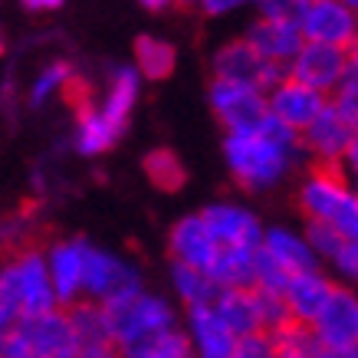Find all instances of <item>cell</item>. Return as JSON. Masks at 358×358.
Wrapping results in <instances>:
<instances>
[{"instance_id": "cell-40", "label": "cell", "mask_w": 358, "mask_h": 358, "mask_svg": "<svg viewBox=\"0 0 358 358\" xmlns=\"http://www.w3.org/2000/svg\"><path fill=\"white\" fill-rule=\"evenodd\" d=\"M0 46H3V43H0Z\"/></svg>"}, {"instance_id": "cell-37", "label": "cell", "mask_w": 358, "mask_h": 358, "mask_svg": "<svg viewBox=\"0 0 358 358\" xmlns=\"http://www.w3.org/2000/svg\"><path fill=\"white\" fill-rule=\"evenodd\" d=\"M83 358H125L122 352H115V348H106V352H96V355H83Z\"/></svg>"}, {"instance_id": "cell-31", "label": "cell", "mask_w": 358, "mask_h": 358, "mask_svg": "<svg viewBox=\"0 0 358 358\" xmlns=\"http://www.w3.org/2000/svg\"><path fill=\"white\" fill-rule=\"evenodd\" d=\"M332 270L338 273V286H352L358 289V240H345L342 247H338L336 260L329 263Z\"/></svg>"}, {"instance_id": "cell-14", "label": "cell", "mask_w": 358, "mask_h": 358, "mask_svg": "<svg viewBox=\"0 0 358 358\" xmlns=\"http://www.w3.org/2000/svg\"><path fill=\"white\" fill-rule=\"evenodd\" d=\"M326 106H329V99L322 92H315V89L303 86V83H296L289 76L266 92V115L273 122H280L282 129L296 131V135H303L319 119V112L326 109Z\"/></svg>"}, {"instance_id": "cell-6", "label": "cell", "mask_w": 358, "mask_h": 358, "mask_svg": "<svg viewBox=\"0 0 358 358\" xmlns=\"http://www.w3.org/2000/svg\"><path fill=\"white\" fill-rule=\"evenodd\" d=\"M145 289L141 286V273L135 263H129L125 257L112 253L106 247L89 243L86 247V280H83V299L96 306L119 303L125 296Z\"/></svg>"}, {"instance_id": "cell-17", "label": "cell", "mask_w": 358, "mask_h": 358, "mask_svg": "<svg viewBox=\"0 0 358 358\" xmlns=\"http://www.w3.org/2000/svg\"><path fill=\"white\" fill-rule=\"evenodd\" d=\"M168 257L178 266L207 273L217 260V243L207 234L201 214H185L168 227Z\"/></svg>"}, {"instance_id": "cell-18", "label": "cell", "mask_w": 358, "mask_h": 358, "mask_svg": "<svg viewBox=\"0 0 358 358\" xmlns=\"http://www.w3.org/2000/svg\"><path fill=\"white\" fill-rule=\"evenodd\" d=\"M352 135H355V129L332 106H326L319 112V119L299 135V148H303L309 164H338Z\"/></svg>"}, {"instance_id": "cell-10", "label": "cell", "mask_w": 358, "mask_h": 358, "mask_svg": "<svg viewBox=\"0 0 358 358\" xmlns=\"http://www.w3.org/2000/svg\"><path fill=\"white\" fill-rule=\"evenodd\" d=\"M197 214L204 220L207 234L214 237L217 250H230V253H253L260 247L263 230H266L260 217L237 201H210Z\"/></svg>"}, {"instance_id": "cell-11", "label": "cell", "mask_w": 358, "mask_h": 358, "mask_svg": "<svg viewBox=\"0 0 358 358\" xmlns=\"http://www.w3.org/2000/svg\"><path fill=\"white\" fill-rule=\"evenodd\" d=\"M207 102H210L214 119L224 125L227 135H243V131L260 129L266 122V96L257 89L214 79L207 89Z\"/></svg>"}, {"instance_id": "cell-8", "label": "cell", "mask_w": 358, "mask_h": 358, "mask_svg": "<svg viewBox=\"0 0 358 358\" xmlns=\"http://www.w3.org/2000/svg\"><path fill=\"white\" fill-rule=\"evenodd\" d=\"M243 40L263 59H270L273 66L286 69L289 59L303 46V36H299V27H296V17H293V3H260V13L247 27Z\"/></svg>"}, {"instance_id": "cell-33", "label": "cell", "mask_w": 358, "mask_h": 358, "mask_svg": "<svg viewBox=\"0 0 358 358\" xmlns=\"http://www.w3.org/2000/svg\"><path fill=\"white\" fill-rule=\"evenodd\" d=\"M336 168H338V174L345 178V185L358 194V131L352 135V141H348V148L342 152V158H338Z\"/></svg>"}, {"instance_id": "cell-38", "label": "cell", "mask_w": 358, "mask_h": 358, "mask_svg": "<svg viewBox=\"0 0 358 358\" xmlns=\"http://www.w3.org/2000/svg\"><path fill=\"white\" fill-rule=\"evenodd\" d=\"M10 326H13V322H10V319H7L3 313H0V338L7 336V329H10Z\"/></svg>"}, {"instance_id": "cell-12", "label": "cell", "mask_w": 358, "mask_h": 358, "mask_svg": "<svg viewBox=\"0 0 358 358\" xmlns=\"http://www.w3.org/2000/svg\"><path fill=\"white\" fill-rule=\"evenodd\" d=\"M86 247H89V240L66 237V240H53V243L43 250L46 276H50V286H53V296H56V306H59V309H69V306L83 303Z\"/></svg>"}, {"instance_id": "cell-15", "label": "cell", "mask_w": 358, "mask_h": 358, "mask_svg": "<svg viewBox=\"0 0 358 358\" xmlns=\"http://www.w3.org/2000/svg\"><path fill=\"white\" fill-rule=\"evenodd\" d=\"M309 332H313L319 348L358 345V289L338 286L336 282L329 303L322 306V313L315 315V322L309 326Z\"/></svg>"}, {"instance_id": "cell-2", "label": "cell", "mask_w": 358, "mask_h": 358, "mask_svg": "<svg viewBox=\"0 0 358 358\" xmlns=\"http://www.w3.org/2000/svg\"><path fill=\"white\" fill-rule=\"evenodd\" d=\"M296 207L306 224H322L342 240H358V194L336 164H309L296 185Z\"/></svg>"}, {"instance_id": "cell-39", "label": "cell", "mask_w": 358, "mask_h": 358, "mask_svg": "<svg viewBox=\"0 0 358 358\" xmlns=\"http://www.w3.org/2000/svg\"><path fill=\"white\" fill-rule=\"evenodd\" d=\"M164 7H168V3H152V0H148V3H145V10H152V13H162Z\"/></svg>"}, {"instance_id": "cell-13", "label": "cell", "mask_w": 358, "mask_h": 358, "mask_svg": "<svg viewBox=\"0 0 358 358\" xmlns=\"http://www.w3.org/2000/svg\"><path fill=\"white\" fill-rule=\"evenodd\" d=\"M345 63H348V50L322 46V43H303L299 53L286 66V76L315 89V92H322L329 99L342 86V79H345Z\"/></svg>"}, {"instance_id": "cell-1", "label": "cell", "mask_w": 358, "mask_h": 358, "mask_svg": "<svg viewBox=\"0 0 358 358\" xmlns=\"http://www.w3.org/2000/svg\"><path fill=\"white\" fill-rule=\"evenodd\" d=\"M224 162L234 185L260 194L296 174L306 155L299 148V135L266 115L260 129L243 131V135H224Z\"/></svg>"}, {"instance_id": "cell-27", "label": "cell", "mask_w": 358, "mask_h": 358, "mask_svg": "<svg viewBox=\"0 0 358 358\" xmlns=\"http://www.w3.org/2000/svg\"><path fill=\"white\" fill-rule=\"evenodd\" d=\"M171 286H174V296L181 299L185 309L210 306L214 296H217V286L210 282L207 273L191 270V266H178V263H171Z\"/></svg>"}, {"instance_id": "cell-21", "label": "cell", "mask_w": 358, "mask_h": 358, "mask_svg": "<svg viewBox=\"0 0 358 358\" xmlns=\"http://www.w3.org/2000/svg\"><path fill=\"white\" fill-rule=\"evenodd\" d=\"M138 89H141V79H138V73L131 69V63L112 69L109 83H106V96L96 99L99 112H102L115 129L125 131L129 129L131 112H135V102H138Z\"/></svg>"}, {"instance_id": "cell-35", "label": "cell", "mask_w": 358, "mask_h": 358, "mask_svg": "<svg viewBox=\"0 0 358 358\" xmlns=\"http://www.w3.org/2000/svg\"><path fill=\"white\" fill-rule=\"evenodd\" d=\"M342 83H355L358 86V40L348 46V63H345V79Z\"/></svg>"}, {"instance_id": "cell-5", "label": "cell", "mask_w": 358, "mask_h": 358, "mask_svg": "<svg viewBox=\"0 0 358 358\" xmlns=\"http://www.w3.org/2000/svg\"><path fill=\"white\" fill-rule=\"evenodd\" d=\"M322 263L313 257L309 243L299 230L289 227H266L260 247L253 250V289L270 296H282L286 282L299 273H313Z\"/></svg>"}, {"instance_id": "cell-20", "label": "cell", "mask_w": 358, "mask_h": 358, "mask_svg": "<svg viewBox=\"0 0 358 358\" xmlns=\"http://www.w3.org/2000/svg\"><path fill=\"white\" fill-rule=\"evenodd\" d=\"M185 336L194 358H230L237 348V338L230 336L210 306L185 309Z\"/></svg>"}, {"instance_id": "cell-29", "label": "cell", "mask_w": 358, "mask_h": 358, "mask_svg": "<svg viewBox=\"0 0 358 358\" xmlns=\"http://www.w3.org/2000/svg\"><path fill=\"white\" fill-rule=\"evenodd\" d=\"M270 338H273V348H276V358H319V345H315L313 332L306 326L286 322Z\"/></svg>"}, {"instance_id": "cell-3", "label": "cell", "mask_w": 358, "mask_h": 358, "mask_svg": "<svg viewBox=\"0 0 358 358\" xmlns=\"http://www.w3.org/2000/svg\"><path fill=\"white\" fill-rule=\"evenodd\" d=\"M59 309L46 276L43 250L17 247L0 263V313L10 322H27Z\"/></svg>"}, {"instance_id": "cell-23", "label": "cell", "mask_w": 358, "mask_h": 358, "mask_svg": "<svg viewBox=\"0 0 358 358\" xmlns=\"http://www.w3.org/2000/svg\"><path fill=\"white\" fill-rule=\"evenodd\" d=\"M131 56H135L131 69L138 73V79H152V83L168 79L178 66V46L164 36H155V33H138Z\"/></svg>"}, {"instance_id": "cell-22", "label": "cell", "mask_w": 358, "mask_h": 358, "mask_svg": "<svg viewBox=\"0 0 358 358\" xmlns=\"http://www.w3.org/2000/svg\"><path fill=\"white\" fill-rule=\"evenodd\" d=\"M122 138V129H115L102 112H99L96 99L76 109V135H73V145H76L79 155H86V158H96V155H106L112 152Z\"/></svg>"}, {"instance_id": "cell-30", "label": "cell", "mask_w": 358, "mask_h": 358, "mask_svg": "<svg viewBox=\"0 0 358 358\" xmlns=\"http://www.w3.org/2000/svg\"><path fill=\"white\" fill-rule=\"evenodd\" d=\"M299 234H303V240L309 243V250H313V257L319 263H332V260H336V253H338V247L345 243L336 230L322 227V224H306Z\"/></svg>"}, {"instance_id": "cell-34", "label": "cell", "mask_w": 358, "mask_h": 358, "mask_svg": "<svg viewBox=\"0 0 358 358\" xmlns=\"http://www.w3.org/2000/svg\"><path fill=\"white\" fill-rule=\"evenodd\" d=\"M230 10H237L234 0H204V3H201V13H204V17H224V13H230Z\"/></svg>"}, {"instance_id": "cell-28", "label": "cell", "mask_w": 358, "mask_h": 358, "mask_svg": "<svg viewBox=\"0 0 358 358\" xmlns=\"http://www.w3.org/2000/svg\"><path fill=\"white\" fill-rule=\"evenodd\" d=\"M125 358H194V355H191V342H187L185 329L178 326L171 332H162V336L148 338L145 345L125 352Z\"/></svg>"}, {"instance_id": "cell-32", "label": "cell", "mask_w": 358, "mask_h": 358, "mask_svg": "<svg viewBox=\"0 0 358 358\" xmlns=\"http://www.w3.org/2000/svg\"><path fill=\"white\" fill-rule=\"evenodd\" d=\"M230 358H276V348L270 336H247L237 338V348Z\"/></svg>"}, {"instance_id": "cell-19", "label": "cell", "mask_w": 358, "mask_h": 358, "mask_svg": "<svg viewBox=\"0 0 358 358\" xmlns=\"http://www.w3.org/2000/svg\"><path fill=\"white\" fill-rule=\"evenodd\" d=\"M336 289V280L326 276L322 270H313V273H299L293 280L286 282V289H282V306H286V315H289V322L296 326H313L315 315L322 313V306L329 303V296Z\"/></svg>"}, {"instance_id": "cell-26", "label": "cell", "mask_w": 358, "mask_h": 358, "mask_svg": "<svg viewBox=\"0 0 358 358\" xmlns=\"http://www.w3.org/2000/svg\"><path fill=\"white\" fill-rule=\"evenodd\" d=\"M76 66L69 63V59H50V63L33 76L30 89H27V106L33 109H43L50 99L56 96H66V89L73 86V79H76Z\"/></svg>"}, {"instance_id": "cell-16", "label": "cell", "mask_w": 358, "mask_h": 358, "mask_svg": "<svg viewBox=\"0 0 358 358\" xmlns=\"http://www.w3.org/2000/svg\"><path fill=\"white\" fill-rule=\"evenodd\" d=\"M13 326L23 332L33 358H83V348L73 336L66 309H53V313L27 319V322H13Z\"/></svg>"}, {"instance_id": "cell-7", "label": "cell", "mask_w": 358, "mask_h": 358, "mask_svg": "<svg viewBox=\"0 0 358 358\" xmlns=\"http://www.w3.org/2000/svg\"><path fill=\"white\" fill-rule=\"evenodd\" d=\"M293 17L303 43L348 50L358 40V13L348 0H299L293 3Z\"/></svg>"}, {"instance_id": "cell-25", "label": "cell", "mask_w": 358, "mask_h": 358, "mask_svg": "<svg viewBox=\"0 0 358 358\" xmlns=\"http://www.w3.org/2000/svg\"><path fill=\"white\" fill-rule=\"evenodd\" d=\"M141 171L148 178V185L162 194H178L187 185V168L171 148H152L141 158Z\"/></svg>"}, {"instance_id": "cell-4", "label": "cell", "mask_w": 358, "mask_h": 358, "mask_svg": "<svg viewBox=\"0 0 358 358\" xmlns=\"http://www.w3.org/2000/svg\"><path fill=\"white\" fill-rule=\"evenodd\" d=\"M102 313H106L112 348L122 352V355L131 352V348L145 345L148 338L181 326V322H178V309H174L164 296L148 293V289H138V293L125 296L119 303L102 306Z\"/></svg>"}, {"instance_id": "cell-9", "label": "cell", "mask_w": 358, "mask_h": 358, "mask_svg": "<svg viewBox=\"0 0 358 358\" xmlns=\"http://www.w3.org/2000/svg\"><path fill=\"white\" fill-rule=\"evenodd\" d=\"M210 69H214V79H220V83L257 89L263 96H266L276 83L286 79V69H282V66H273L270 59H263L243 36L217 46L214 56H210Z\"/></svg>"}, {"instance_id": "cell-36", "label": "cell", "mask_w": 358, "mask_h": 358, "mask_svg": "<svg viewBox=\"0 0 358 358\" xmlns=\"http://www.w3.org/2000/svg\"><path fill=\"white\" fill-rule=\"evenodd\" d=\"M63 3L59 0H27L23 3V10H30V13H53V10H59Z\"/></svg>"}, {"instance_id": "cell-24", "label": "cell", "mask_w": 358, "mask_h": 358, "mask_svg": "<svg viewBox=\"0 0 358 358\" xmlns=\"http://www.w3.org/2000/svg\"><path fill=\"white\" fill-rule=\"evenodd\" d=\"M69 315V326H73V336H76L83 355H96V352H106L112 348V338H109V326H106V313L102 306L96 303H76L66 309Z\"/></svg>"}]
</instances>
